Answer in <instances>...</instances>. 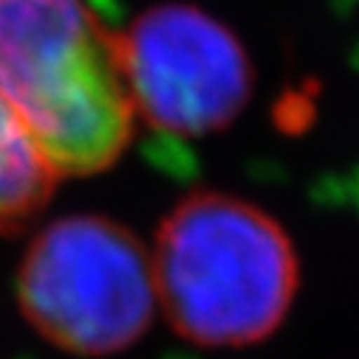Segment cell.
<instances>
[{
	"mask_svg": "<svg viewBox=\"0 0 359 359\" xmlns=\"http://www.w3.org/2000/svg\"><path fill=\"white\" fill-rule=\"evenodd\" d=\"M116 57L133 116L158 133L224 130L252 94L243 46L196 6L164 4L139 15L116 34Z\"/></svg>",
	"mask_w": 359,
	"mask_h": 359,
	"instance_id": "4",
	"label": "cell"
},
{
	"mask_svg": "<svg viewBox=\"0 0 359 359\" xmlns=\"http://www.w3.org/2000/svg\"><path fill=\"white\" fill-rule=\"evenodd\" d=\"M0 97L60 178L108 170L133 136L116 34L85 0H0Z\"/></svg>",
	"mask_w": 359,
	"mask_h": 359,
	"instance_id": "1",
	"label": "cell"
},
{
	"mask_svg": "<svg viewBox=\"0 0 359 359\" xmlns=\"http://www.w3.org/2000/svg\"><path fill=\"white\" fill-rule=\"evenodd\" d=\"M57 178L20 116L0 97V235L32 221L48 204Z\"/></svg>",
	"mask_w": 359,
	"mask_h": 359,
	"instance_id": "5",
	"label": "cell"
},
{
	"mask_svg": "<svg viewBox=\"0 0 359 359\" xmlns=\"http://www.w3.org/2000/svg\"><path fill=\"white\" fill-rule=\"evenodd\" d=\"M156 300L196 345L241 348L275 334L297 294L286 229L238 196L198 190L158 224L150 249Z\"/></svg>",
	"mask_w": 359,
	"mask_h": 359,
	"instance_id": "2",
	"label": "cell"
},
{
	"mask_svg": "<svg viewBox=\"0 0 359 359\" xmlns=\"http://www.w3.org/2000/svg\"><path fill=\"white\" fill-rule=\"evenodd\" d=\"M18 300L26 323L74 356H111L153 323L156 280L150 249L119 221L65 215L29 243Z\"/></svg>",
	"mask_w": 359,
	"mask_h": 359,
	"instance_id": "3",
	"label": "cell"
}]
</instances>
